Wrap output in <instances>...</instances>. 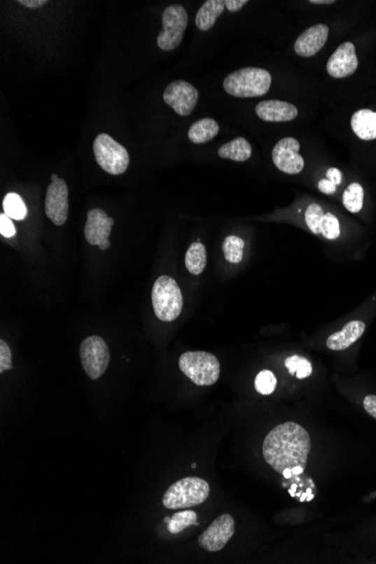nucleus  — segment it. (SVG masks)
I'll list each match as a JSON object with an SVG mask.
<instances>
[{"label": "nucleus", "mask_w": 376, "mask_h": 564, "mask_svg": "<svg viewBox=\"0 0 376 564\" xmlns=\"http://www.w3.org/2000/svg\"><path fill=\"white\" fill-rule=\"evenodd\" d=\"M310 450V435L303 427L292 421L274 427L263 444L265 461L277 473L307 467Z\"/></svg>", "instance_id": "1"}, {"label": "nucleus", "mask_w": 376, "mask_h": 564, "mask_svg": "<svg viewBox=\"0 0 376 564\" xmlns=\"http://www.w3.org/2000/svg\"><path fill=\"white\" fill-rule=\"evenodd\" d=\"M272 76L262 68L247 67L230 74L224 79L223 87L231 96L239 98L259 97L270 90Z\"/></svg>", "instance_id": "2"}, {"label": "nucleus", "mask_w": 376, "mask_h": 564, "mask_svg": "<svg viewBox=\"0 0 376 564\" xmlns=\"http://www.w3.org/2000/svg\"><path fill=\"white\" fill-rule=\"evenodd\" d=\"M210 484L195 476H187L172 484L164 497L162 504L167 509L192 508L205 502L210 495Z\"/></svg>", "instance_id": "3"}, {"label": "nucleus", "mask_w": 376, "mask_h": 564, "mask_svg": "<svg viewBox=\"0 0 376 564\" xmlns=\"http://www.w3.org/2000/svg\"><path fill=\"white\" fill-rule=\"evenodd\" d=\"M153 311L157 318L165 322L176 320L183 310V294L179 284L170 277L162 275L155 281L151 293Z\"/></svg>", "instance_id": "4"}, {"label": "nucleus", "mask_w": 376, "mask_h": 564, "mask_svg": "<svg viewBox=\"0 0 376 564\" xmlns=\"http://www.w3.org/2000/svg\"><path fill=\"white\" fill-rule=\"evenodd\" d=\"M179 369L193 383L209 387L220 378L218 358L207 352H187L179 358Z\"/></svg>", "instance_id": "5"}, {"label": "nucleus", "mask_w": 376, "mask_h": 564, "mask_svg": "<svg viewBox=\"0 0 376 564\" xmlns=\"http://www.w3.org/2000/svg\"><path fill=\"white\" fill-rule=\"evenodd\" d=\"M92 149L96 161L104 172L111 175H122L129 168V152L111 135L106 133L98 135Z\"/></svg>", "instance_id": "6"}, {"label": "nucleus", "mask_w": 376, "mask_h": 564, "mask_svg": "<svg viewBox=\"0 0 376 564\" xmlns=\"http://www.w3.org/2000/svg\"><path fill=\"white\" fill-rule=\"evenodd\" d=\"M188 25L186 9L181 5H170L162 14V31L157 38V44L162 51H172L181 43Z\"/></svg>", "instance_id": "7"}, {"label": "nucleus", "mask_w": 376, "mask_h": 564, "mask_svg": "<svg viewBox=\"0 0 376 564\" xmlns=\"http://www.w3.org/2000/svg\"><path fill=\"white\" fill-rule=\"evenodd\" d=\"M79 356L83 370L92 380H97L106 372L109 350L106 343L99 336L87 337L81 344Z\"/></svg>", "instance_id": "8"}, {"label": "nucleus", "mask_w": 376, "mask_h": 564, "mask_svg": "<svg viewBox=\"0 0 376 564\" xmlns=\"http://www.w3.org/2000/svg\"><path fill=\"white\" fill-rule=\"evenodd\" d=\"M46 214L55 226L66 223L69 214V189L66 181L59 178L51 181L46 196Z\"/></svg>", "instance_id": "9"}, {"label": "nucleus", "mask_w": 376, "mask_h": 564, "mask_svg": "<svg viewBox=\"0 0 376 564\" xmlns=\"http://www.w3.org/2000/svg\"><path fill=\"white\" fill-rule=\"evenodd\" d=\"M164 101L181 116H188L198 101V92L192 83L185 81H172L164 92Z\"/></svg>", "instance_id": "10"}, {"label": "nucleus", "mask_w": 376, "mask_h": 564, "mask_svg": "<svg viewBox=\"0 0 376 564\" xmlns=\"http://www.w3.org/2000/svg\"><path fill=\"white\" fill-rule=\"evenodd\" d=\"M235 534V519L229 514L220 516L198 539V544L207 552L223 550Z\"/></svg>", "instance_id": "11"}, {"label": "nucleus", "mask_w": 376, "mask_h": 564, "mask_svg": "<svg viewBox=\"0 0 376 564\" xmlns=\"http://www.w3.org/2000/svg\"><path fill=\"white\" fill-rule=\"evenodd\" d=\"M299 141L294 138H284L274 146L273 163L277 170L287 175H296L305 168V159L299 153Z\"/></svg>", "instance_id": "12"}, {"label": "nucleus", "mask_w": 376, "mask_h": 564, "mask_svg": "<svg viewBox=\"0 0 376 564\" xmlns=\"http://www.w3.org/2000/svg\"><path fill=\"white\" fill-rule=\"evenodd\" d=\"M357 68H358V57L355 46L351 42L340 44L329 57L327 63L328 74L336 79L353 75Z\"/></svg>", "instance_id": "13"}, {"label": "nucleus", "mask_w": 376, "mask_h": 564, "mask_svg": "<svg viewBox=\"0 0 376 564\" xmlns=\"http://www.w3.org/2000/svg\"><path fill=\"white\" fill-rule=\"evenodd\" d=\"M114 220L109 218L105 211L101 209H92L87 213V221L85 224V238L88 244L97 246L104 240H107L112 232Z\"/></svg>", "instance_id": "14"}, {"label": "nucleus", "mask_w": 376, "mask_h": 564, "mask_svg": "<svg viewBox=\"0 0 376 564\" xmlns=\"http://www.w3.org/2000/svg\"><path fill=\"white\" fill-rule=\"evenodd\" d=\"M329 35V27L325 24H316L305 29L294 43L295 53L302 57L316 55L325 46Z\"/></svg>", "instance_id": "15"}, {"label": "nucleus", "mask_w": 376, "mask_h": 564, "mask_svg": "<svg viewBox=\"0 0 376 564\" xmlns=\"http://www.w3.org/2000/svg\"><path fill=\"white\" fill-rule=\"evenodd\" d=\"M256 114L266 122H290L299 114L293 104L281 101H264L257 104Z\"/></svg>", "instance_id": "16"}, {"label": "nucleus", "mask_w": 376, "mask_h": 564, "mask_svg": "<svg viewBox=\"0 0 376 564\" xmlns=\"http://www.w3.org/2000/svg\"><path fill=\"white\" fill-rule=\"evenodd\" d=\"M366 329V324L361 320L349 321L338 333H333L327 339V347L331 350H347L355 344Z\"/></svg>", "instance_id": "17"}, {"label": "nucleus", "mask_w": 376, "mask_h": 564, "mask_svg": "<svg viewBox=\"0 0 376 564\" xmlns=\"http://www.w3.org/2000/svg\"><path fill=\"white\" fill-rule=\"evenodd\" d=\"M351 129L361 140L376 139V112L370 109H359L351 116Z\"/></svg>", "instance_id": "18"}, {"label": "nucleus", "mask_w": 376, "mask_h": 564, "mask_svg": "<svg viewBox=\"0 0 376 564\" xmlns=\"http://www.w3.org/2000/svg\"><path fill=\"white\" fill-rule=\"evenodd\" d=\"M223 0H207L196 14L195 24L201 31L212 29L224 11Z\"/></svg>", "instance_id": "19"}, {"label": "nucleus", "mask_w": 376, "mask_h": 564, "mask_svg": "<svg viewBox=\"0 0 376 564\" xmlns=\"http://www.w3.org/2000/svg\"><path fill=\"white\" fill-rule=\"evenodd\" d=\"M218 131L220 128L216 121L213 118H202L190 125L188 130V139L193 144H205L216 138Z\"/></svg>", "instance_id": "20"}, {"label": "nucleus", "mask_w": 376, "mask_h": 564, "mask_svg": "<svg viewBox=\"0 0 376 564\" xmlns=\"http://www.w3.org/2000/svg\"><path fill=\"white\" fill-rule=\"evenodd\" d=\"M253 148L249 142L244 138H236L235 140L230 141L228 144L218 149V157L222 159H230V160L244 163L251 157Z\"/></svg>", "instance_id": "21"}, {"label": "nucleus", "mask_w": 376, "mask_h": 564, "mask_svg": "<svg viewBox=\"0 0 376 564\" xmlns=\"http://www.w3.org/2000/svg\"><path fill=\"white\" fill-rule=\"evenodd\" d=\"M207 248L201 241H196L190 245L185 256V265L193 275H200L207 266Z\"/></svg>", "instance_id": "22"}, {"label": "nucleus", "mask_w": 376, "mask_h": 564, "mask_svg": "<svg viewBox=\"0 0 376 564\" xmlns=\"http://www.w3.org/2000/svg\"><path fill=\"white\" fill-rule=\"evenodd\" d=\"M4 213L13 220L22 221L27 216V207L16 193H8L3 202Z\"/></svg>", "instance_id": "23"}, {"label": "nucleus", "mask_w": 376, "mask_h": 564, "mask_svg": "<svg viewBox=\"0 0 376 564\" xmlns=\"http://www.w3.org/2000/svg\"><path fill=\"white\" fill-rule=\"evenodd\" d=\"M344 207L351 213H358L364 204V189L358 183H353L344 189L342 195Z\"/></svg>", "instance_id": "24"}, {"label": "nucleus", "mask_w": 376, "mask_h": 564, "mask_svg": "<svg viewBox=\"0 0 376 564\" xmlns=\"http://www.w3.org/2000/svg\"><path fill=\"white\" fill-rule=\"evenodd\" d=\"M198 526L197 514L194 510H181L175 515L172 516L169 523L167 525L170 534H179L187 527Z\"/></svg>", "instance_id": "25"}, {"label": "nucleus", "mask_w": 376, "mask_h": 564, "mask_svg": "<svg viewBox=\"0 0 376 564\" xmlns=\"http://www.w3.org/2000/svg\"><path fill=\"white\" fill-rule=\"evenodd\" d=\"M244 241L242 238L237 235H229L224 239L222 246L224 258L231 263H240L244 257Z\"/></svg>", "instance_id": "26"}, {"label": "nucleus", "mask_w": 376, "mask_h": 564, "mask_svg": "<svg viewBox=\"0 0 376 564\" xmlns=\"http://www.w3.org/2000/svg\"><path fill=\"white\" fill-rule=\"evenodd\" d=\"M286 367L291 376H295L299 380L309 378L312 374V364L305 357L299 355L290 356L285 359Z\"/></svg>", "instance_id": "27"}, {"label": "nucleus", "mask_w": 376, "mask_h": 564, "mask_svg": "<svg viewBox=\"0 0 376 564\" xmlns=\"http://www.w3.org/2000/svg\"><path fill=\"white\" fill-rule=\"evenodd\" d=\"M277 380L273 372L268 370L259 372L256 376L255 389L263 395H270L275 391Z\"/></svg>", "instance_id": "28"}, {"label": "nucleus", "mask_w": 376, "mask_h": 564, "mask_svg": "<svg viewBox=\"0 0 376 564\" xmlns=\"http://www.w3.org/2000/svg\"><path fill=\"white\" fill-rule=\"evenodd\" d=\"M323 215L325 212L319 204L312 203L307 207L305 214V223L314 235H320V226Z\"/></svg>", "instance_id": "29"}, {"label": "nucleus", "mask_w": 376, "mask_h": 564, "mask_svg": "<svg viewBox=\"0 0 376 564\" xmlns=\"http://www.w3.org/2000/svg\"><path fill=\"white\" fill-rule=\"evenodd\" d=\"M320 235L329 240H335L340 235V224L338 219L333 213L327 212L323 215L320 226Z\"/></svg>", "instance_id": "30"}, {"label": "nucleus", "mask_w": 376, "mask_h": 564, "mask_svg": "<svg viewBox=\"0 0 376 564\" xmlns=\"http://www.w3.org/2000/svg\"><path fill=\"white\" fill-rule=\"evenodd\" d=\"M12 350L9 348L6 341L1 339L0 341V373L6 372V371L12 370Z\"/></svg>", "instance_id": "31"}, {"label": "nucleus", "mask_w": 376, "mask_h": 564, "mask_svg": "<svg viewBox=\"0 0 376 564\" xmlns=\"http://www.w3.org/2000/svg\"><path fill=\"white\" fill-rule=\"evenodd\" d=\"M0 235L5 238H13L16 235V228L13 221L5 213L0 214Z\"/></svg>", "instance_id": "32"}, {"label": "nucleus", "mask_w": 376, "mask_h": 564, "mask_svg": "<svg viewBox=\"0 0 376 564\" xmlns=\"http://www.w3.org/2000/svg\"><path fill=\"white\" fill-rule=\"evenodd\" d=\"M363 404H364V409L366 410V413L370 417L376 419V395H368L364 399Z\"/></svg>", "instance_id": "33"}, {"label": "nucleus", "mask_w": 376, "mask_h": 564, "mask_svg": "<svg viewBox=\"0 0 376 564\" xmlns=\"http://www.w3.org/2000/svg\"><path fill=\"white\" fill-rule=\"evenodd\" d=\"M248 4V0H224V6L231 13H236Z\"/></svg>", "instance_id": "34"}, {"label": "nucleus", "mask_w": 376, "mask_h": 564, "mask_svg": "<svg viewBox=\"0 0 376 564\" xmlns=\"http://www.w3.org/2000/svg\"><path fill=\"white\" fill-rule=\"evenodd\" d=\"M318 187H319L320 192L325 193V194L328 195L333 194V193L336 192L337 189L336 185L331 183L327 178H326V179H321V181H319Z\"/></svg>", "instance_id": "35"}, {"label": "nucleus", "mask_w": 376, "mask_h": 564, "mask_svg": "<svg viewBox=\"0 0 376 564\" xmlns=\"http://www.w3.org/2000/svg\"><path fill=\"white\" fill-rule=\"evenodd\" d=\"M327 179L335 184V185H340L342 181V174L340 170L337 168H329L327 172Z\"/></svg>", "instance_id": "36"}, {"label": "nucleus", "mask_w": 376, "mask_h": 564, "mask_svg": "<svg viewBox=\"0 0 376 564\" xmlns=\"http://www.w3.org/2000/svg\"><path fill=\"white\" fill-rule=\"evenodd\" d=\"M18 4L23 5V6L29 7V8H39L48 4L46 0H18Z\"/></svg>", "instance_id": "37"}, {"label": "nucleus", "mask_w": 376, "mask_h": 564, "mask_svg": "<svg viewBox=\"0 0 376 564\" xmlns=\"http://www.w3.org/2000/svg\"><path fill=\"white\" fill-rule=\"evenodd\" d=\"M311 4H316V5H330L335 4L333 0H310Z\"/></svg>", "instance_id": "38"}, {"label": "nucleus", "mask_w": 376, "mask_h": 564, "mask_svg": "<svg viewBox=\"0 0 376 564\" xmlns=\"http://www.w3.org/2000/svg\"><path fill=\"white\" fill-rule=\"evenodd\" d=\"M109 247H111V242H109V239H107V240H104L102 244L98 245V248H99L101 250L109 249Z\"/></svg>", "instance_id": "39"}, {"label": "nucleus", "mask_w": 376, "mask_h": 564, "mask_svg": "<svg viewBox=\"0 0 376 564\" xmlns=\"http://www.w3.org/2000/svg\"><path fill=\"white\" fill-rule=\"evenodd\" d=\"M281 474H283V476H284L285 479H291L292 476H293L292 469H286V470L283 471Z\"/></svg>", "instance_id": "40"}, {"label": "nucleus", "mask_w": 376, "mask_h": 564, "mask_svg": "<svg viewBox=\"0 0 376 564\" xmlns=\"http://www.w3.org/2000/svg\"><path fill=\"white\" fill-rule=\"evenodd\" d=\"M57 179H59V177H57V176L55 175V174H52V175H51V181H57Z\"/></svg>", "instance_id": "41"}, {"label": "nucleus", "mask_w": 376, "mask_h": 564, "mask_svg": "<svg viewBox=\"0 0 376 564\" xmlns=\"http://www.w3.org/2000/svg\"><path fill=\"white\" fill-rule=\"evenodd\" d=\"M164 521L165 523H167V524H168V523H169L170 521L169 517H166V518L164 519Z\"/></svg>", "instance_id": "42"}]
</instances>
